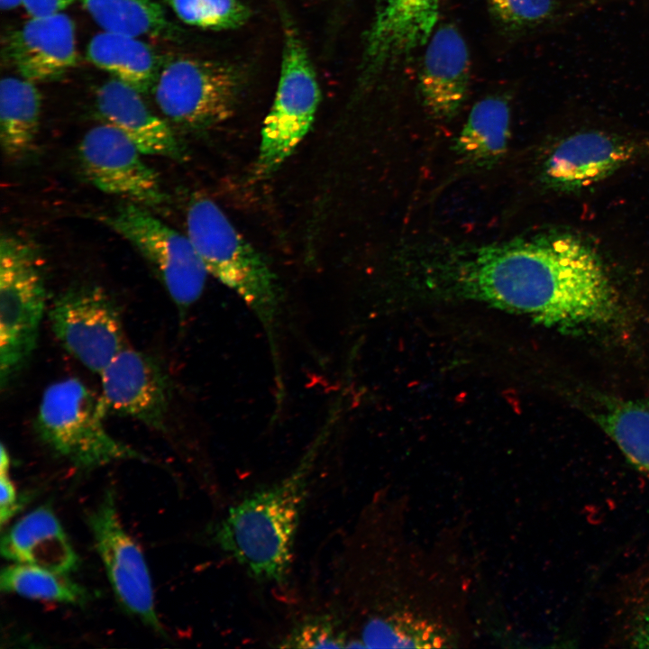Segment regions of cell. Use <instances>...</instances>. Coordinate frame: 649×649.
Returning a JSON list of instances; mask_svg holds the SVG:
<instances>
[{"label": "cell", "instance_id": "obj_9", "mask_svg": "<svg viewBox=\"0 0 649 649\" xmlns=\"http://www.w3.org/2000/svg\"><path fill=\"white\" fill-rule=\"evenodd\" d=\"M49 319L63 348L92 372L100 374L125 348L119 311L99 287L82 285L63 291L53 301Z\"/></svg>", "mask_w": 649, "mask_h": 649}, {"label": "cell", "instance_id": "obj_30", "mask_svg": "<svg viewBox=\"0 0 649 649\" xmlns=\"http://www.w3.org/2000/svg\"><path fill=\"white\" fill-rule=\"evenodd\" d=\"M23 5V0H0V5L3 10H11Z\"/></svg>", "mask_w": 649, "mask_h": 649}, {"label": "cell", "instance_id": "obj_1", "mask_svg": "<svg viewBox=\"0 0 649 649\" xmlns=\"http://www.w3.org/2000/svg\"><path fill=\"white\" fill-rule=\"evenodd\" d=\"M440 260L449 288L547 325L599 327L618 316V297L602 261L571 233L448 242Z\"/></svg>", "mask_w": 649, "mask_h": 649}, {"label": "cell", "instance_id": "obj_12", "mask_svg": "<svg viewBox=\"0 0 649 649\" xmlns=\"http://www.w3.org/2000/svg\"><path fill=\"white\" fill-rule=\"evenodd\" d=\"M106 414L127 416L163 430L170 392L168 377L151 356L123 348L100 373Z\"/></svg>", "mask_w": 649, "mask_h": 649}, {"label": "cell", "instance_id": "obj_8", "mask_svg": "<svg viewBox=\"0 0 649 649\" xmlns=\"http://www.w3.org/2000/svg\"><path fill=\"white\" fill-rule=\"evenodd\" d=\"M241 87V76L231 65L179 57L161 68L153 93L168 119L183 126L204 128L231 116Z\"/></svg>", "mask_w": 649, "mask_h": 649}, {"label": "cell", "instance_id": "obj_16", "mask_svg": "<svg viewBox=\"0 0 649 649\" xmlns=\"http://www.w3.org/2000/svg\"><path fill=\"white\" fill-rule=\"evenodd\" d=\"M419 75V91L426 110L435 118L457 114L465 100L470 56L461 32L452 24L437 28L427 41Z\"/></svg>", "mask_w": 649, "mask_h": 649}, {"label": "cell", "instance_id": "obj_27", "mask_svg": "<svg viewBox=\"0 0 649 649\" xmlns=\"http://www.w3.org/2000/svg\"><path fill=\"white\" fill-rule=\"evenodd\" d=\"M282 648H343L348 635L331 615H315L296 625L278 645Z\"/></svg>", "mask_w": 649, "mask_h": 649}, {"label": "cell", "instance_id": "obj_15", "mask_svg": "<svg viewBox=\"0 0 649 649\" xmlns=\"http://www.w3.org/2000/svg\"><path fill=\"white\" fill-rule=\"evenodd\" d=\"M4 51L22 78L33 83L57 79L76 64L74 23L63 13L31 17L6 38Z\"/></svg>", "mask_w": 649, "mask_h": 649}, {"label": "cell", "instance_id": "obj_20", "mask_svg": "<svg viewBox=\"0 0 649 649\" xmlns=\"http://www.w3.org/2000/svg\"><path fill=\"white\" fill-rule=\"evenodd\" d=\"M88 60L142 93L153 90L161 68L151 48L128 34L103 31L87 49Z\"/></svg>", "mask_w": 649, "mask_h": 649}, {"label": "cell", "instance_id": "obj_17", "mask_svg": "<svg viewBox=\"0 0 649 649\" xmlns=\"http://www.w3.org/2000/svg\"><path fill=\"white\" fill-rule=\"evenodd\" d=\"M139 91L113 78L96 91V105L105 123L121 131L144 155L180 160L183 150L171 127L151 112Z\"/></svg>", "mask_w": 649, "mask_h": 649}, {"label": "cell", "instance_id": "obj_19", "mask_svg": "<svg viewBox=\"0 0 649 649\" xmlns=\"http://www.w3.org/2000/svg\"><path fill=\"white\" fill-rule=\"evenodd\" d=\"M510 108L500 96H488L477 102L454 142V152L464 164L489 169L507 151L509 138Z\"/></svg>", "mask_w": 649, "mask_h": 649}, {"label": "cell", "instance_id": "obj_24", "mask_svg": "<svg viewBox=\"0 0 649 649\" xmlns=\"http://www.w3.org/2000/svg\"><path fill=\"white\" fill-rule=\"evenodd\" d=\"M62 574L32 565L14 563L2 569L0 589L19 596L81 605L90 599L82 585Z\"/></svg>", "mask_w": 649, "mask_h": 649}, {"label": "cell", "instance_id": "obj_26", "mask_svg": "<svg viewBox=\"0 0 649 649\" xmlns=\"http://www.w3.org/2000/svg\"><path fill=\"white\" fill-rule=\"evenodd\" d=\"M184 23L207 30H230L243 25L250 10L240 0H169Z\"/></svg>", "mask_w": 649, "mask_h": 649}, {"label": "cell", "instance_id": "obj_22", "mask_svg": "<svg viewBox=\"0 0 649 649\" xmlns=\"http://www.w3.org/2000/svg\"><path fill=\"white\" fill-rule=\"evenodd\" d=\"M492 16L514 31H535L572 22L616 0H486Z\"/></svg>", "mask_w": 649, "mask_h": 649}, {"label": "cell", "instance_id": "obj_2", "mask_svg": "<svg viewBox=\"0 0 649 649\" xmlns=\"http://www.w3.org/2000/svg\"><path fill=\"white\" fill-rule=\"evenodd\" d=\"M336 412L288 476L231 507L215 528L219 548L258 581L279 583L288 575L310 476Z\"/></svg>", "mask_w": 649, "mask_h": 649}, {"label": "cell", "instance_id": "obj_7", "mask_svg": "<svg viewBox=\"0 0 649 649\" xmlns=\"http://www.w3.org/2000/svg\"><path fill=\"white\" fill-rule=\"evenodd\" d=\"M101 220L148 261L181 311L198 300L208 272L188 236L132 202Z\"/></svg>", "mask_w": 649, "mask_h": 649}, {"label": "cell", "instance_id": "obj_23", "mask_svg": "<svg viewBox=\"0 0 649 649\" xmlns=\"http://www.w3.org/2000/svg\"><path fill=\"white\" fill-rule=\"evenodd\" d=\"M103 31L134 37H159L170 32L164 10L154 0H80Z\"/></svg>", "mask_w": 649, "mask_h": 649}, {"label": "cell", "instance_id": "obj_3", "mask_svg": "<svg viewBox=\"0 0 649 649\" xmlns=\"http://www.w3.org/2000/svg\"><path fill=\"white\" fill-rule=\"evenodd\" d=\"M187 229L207 272L233 290L264 328L279 379L277 336L281 290L277 276L212 200L192 201L187 213Z\"/></svg>", "mask_w": 649, "mask_h": 649}, {"label": "cell", "instance_id": "obj_21", "mask_svg": "<svg viewBox=\"0 0 649 649\" xmlns=\"http://www.w3.org/2000/svg\"><path fill=\"white\" fill-rule=\"evenodd\" d=\"M34 84L14 77L1 81L0 142L7 159H22L34 148L41 117V95Z\"/></svg>", "mask_w": 649, "mask_h": 649}, {"label": "cell", "instance_id": "obj_6", "mask_svg": "<svg viewBox=\"0 0 649 649\" xmlns=\"http://www.w3.org/2000/svg\"><path fill=\"white\" fill-rule=\"evenodd\" d=\"M320 102V88L308 53L297 31H284L279 82L261 129L255 174L266 177L293 152L308 132Z\"/></svg>", "mask_w": 649, "mask_h": 649}, {"label": "cell", "instance_id": "obj_10", "mask_svg": "<svg viewBox=\"0 0 649 649\" xmlns=\"http://www.w3.org/2000/svg\"><path fill=\"white\" fill-rule=\"evenodd\" d=\"M87 524L115 597L125 611L165 635L157 616L151 576L143 554L123 526L114 490L108 489L87 514Z\"/></svg>", "mask_w": 649, "mask_h": 649}, {"label": "cell", "instance_id": "obj_14", "mask_svg": "<svg viewBox=\"0 0 649 649\" xmlns=\"http://www.w3.org/2000/svg\"><path fill=\"white\" fill-rule=\"evenodd\" d=\"M438 12L439 0H378L365 40L363 77L371 79L426 43Z\"/></svg>", "mask_w": 649, "mask_h": 649}, {"label": "cell", "instance_id": "obj_28", "mask_svg": "<svg viewBox=\"0 0 649 649\" xmlns=\"http://www.w3.org/2000/svg\"><path fill=\"white\" fill-rule=\"evenodd\" d=\"M10 457L5 445L1 446L0 462V522L4 526L22 507L23 499L19 497L10 479Z\"/></svg>", "mask_w": 649, "mask_h": 649}, {"label": "cell", "instance_id": "obj_29", "mask_svg": "<svg viewBox=\"0 0 649 649\" xmlns=\"http://www.w3.org/2000/svg\"><path fill=\"white\" fill-rule=\"evenodd\" d=\"M75 0H23L31 17H43L60 14Z\"/></svg>", "mask_w": 649, "mask_h": 649}, {"label": "cell", "instance_id": "obj_25", "mask_svg": "<svg viewBox=\"0 0 649 649\" xmlns=\"http://www.w3.org/2000/svg\"><path fill=\"white\" fill-rule=\"evenodd\" d=\"M618 610V638L649 646V559L626 584Z\"/></svg>", "mask_w": 649, "mask_h": 649}, {"label": "cell", "instance_id": "obj_13", "mask_svg": "<svg viewBox=\"0 0 649 649\" xmlns=\"http://www.w3.org/2000/svg\"><path fill=\"white\" fill-rule=\"evenodd\" d=\"M641 151V144L613 133H575L552 150L543 164L541 179L555 191H577L612 175Z\"/></svg>", "mask_w": 649, "mask_h": 649}, {"label": "cell", "instance_id": "obj_18", "mask_svg": "<svg viewBox=\"0 0 649 649\" xmlns=\"http://www.w3.org/2000/svg\"><path fill=\"white\" fill-rule=\"evenodd\" d=\"M4 558L68 574L79 558L50 506H41L14 523L1 537Z\"/></svg>", "mask_w": 649, "mask_h": 649}, {"label": "cell", "instance_id": "obj_4", "mask_svg": "<svg viewBox=\"0 0 649 649\" xmlns=\"http://www.w3.org/2000/svg\"><path fill=\"white\" fill-rule=\"evenodd\" d=\"M101 397L77 378L49 385L36 416V432L55 454L74 467L88 471L145 456L113 437L105 426Z\"/></svg>", "mask_w": 649, "mask_h": 649}, {"label": "cell", "instance_id": "obj_11", "mask_svg": "<svg viewBox=\"0 0 649 649\" xmlns=\"http://www.w3.org/2000/svg\"><path fill=\"white\" fill-rule=\"evenodd\" d=\"M121 131L109 123L89 129L79 145L81 169L87 180L104 193L155 207L166 201L158 173Z\"/></svg>", "mask_w": 649, "mask_h": 649}, {"label": "cell", "instance_id": "obj_5", "mask_svg": "<svg viewBox=\"0 0 649 649\" xmlns=\"http://www.w3.org/2000/svg\"><path fill=\"white\" fill-rule=\"evenodd\" d=\"M46 288L38 254L24 239L0 241V383L7 387L32 356L45 310Z\"/></svg>", "mask_w": 649, "mask_h": 649}]
</instances>
